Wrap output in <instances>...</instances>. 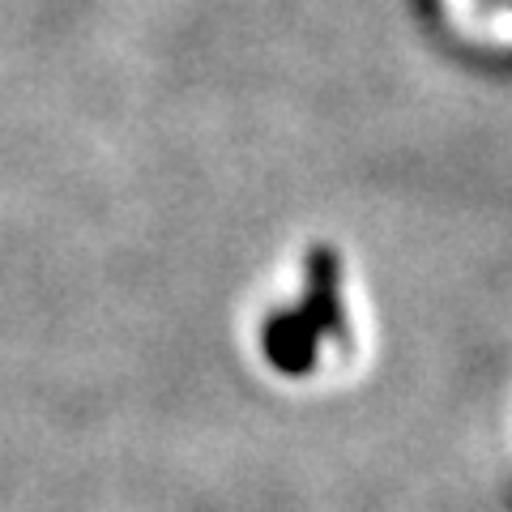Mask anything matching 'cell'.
<instances>
[{"label":"cell","mask_w":512,"mask_h":512,"mask_svg":"<svg viewBox=\"0 0 512 512\" xmlns=\"http://www.w3.org/2000/svg\"><path fill=\"white\" fill-rule=\"evenodd\" d=\"M320 333L308 316L299 312H278V316H269L265 320V329H261V346H265V359L278 367V372L286 376H303V372H312V363H316V346H320Z\"/></svg>","instance_id":"6da1fadb"},{"label":"cell","mask_w":512,"mask_h":512,"mask_svg":"<svg viewBox=\"0 0 512 512\" xmlns=\"http://www.w3.org/2000/svg\"><path fill=\"white\" fill-rule=\"evenodd\" d=\"M303 316L329 338H346V312H342V269L329 248H316L308 256V299Z\"/></svg>","instance_id":"7a4b0ae2"}]
</instances>
